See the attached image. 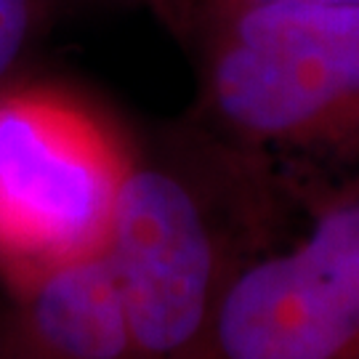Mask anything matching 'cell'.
<instances>
[{
  "instance_id": "7a4b0ae2",
  "label": "cell",
  "mask_w": 359,
  "mask_h": 359,
  "mask_svg": "<svg viewBox=\"0 0 359 359\" xmlns=\"http://www.w3.org/2000/svg\"><path fill=\"white\" fill-rule=\"evenodd\" d=\"M200 46V126L253 154L298 208L359 179V3L218 16Z\"/></svg>"
},
{
  "instance_id": "9c48e42d",
  "label": "cell",
  "mask_w": 359,
  "mask_h": 359,
  "mask_svg": "<svg viewBox=\"0 0 359 359\" xmlns=\"http://www.w3.org/2000/svg\"><path fill=\"white\" fill-rule=\"evenodd\" d=\"M0 359H29V357H25V354H19L16 348L6 346V344H0Z\"/></svg>"
},
{
  "instance_id": "3957f363",
  "label": "cell",
  "mask_w": 359,
  "mask_h": 359,
  "mask_svg": "<svg viewBox=\"0 0 359 359\" xmlns=\"http://www.w3.org/2000/svg\"><path fill=\"white\" fill-rule=\"evenodd\" d=\"M136 142L83 90L0 88V274L8 287L104 248Z\"/></svg>"
},
{
  "instance_id": "30bf717a",
  "label": "cell",
  "mask_w": 359,
  "mask_h": 359,
  "mask_svg": "<svg viewBox=\"0 0 359 359\" xmlns=\"http://www.w3.org/2000/svg\"><path fill=\"white\" fill-rule=\"evenodd\" d=\"M117 3H123V0H117ZM126 3H133V6H142V0H126Z\"/></svg>"
},
{
  "instance_id": "6da1fadb",
  "label": "cell",
  "mask_w": 359,
  "mask_h": 359,
  "mask_svg": "<svg viewBox=\"0 0 359 359\" xmlns=\"http://www.w3.org/2000/svg\"><path fill=\"white\" fill-rule=\"evenodd\" d=\"M298 213L253 154L197 126L136 142L104 250L142 359H197L234 274Z\"/></svg>"
},
{
  "instance_id": "ba28073f",
  "label": "cell",
  "mask_w": 359,
  "mask_h": 359,
  "mask_svg": "<svg viewBox=\"0 0 359 359\" xmlns=\"http://www.w3.org/2000/svg\"><path fill=\"white\" fill-rule=\"evenodd\" d=\"M142 6L149 8L154 13V19H160V25L168 27L173 35L192 40L197 0H142Z\"/></svg>"
},
{
  "instance_id": "8992f818",
  "label": "cell",
  "mask_w": 359,
  "mask_h": 359,
  "mask_svg": "<svg viewBox=\"0 0 359 359\" xmlns=\"http://www.w3.org/2000/svg\"><path fill=\"white\" fill-rule=\"evenodd\" d=\"M53 0H0V88L27 75Z\"/></svg>"
},
{
  "instance_id": "52a82bcc",
  "label": "cell",
  "mask_w": 359,
  "mask_h": 359,
  "mask_svg": "<svg viewBox=\"0 0 359 359\" xmlns=\"http://www.w3.org/2000/svg\"><path fill=\"white\" fill-rule=\"evenodd\" d=\"M335 3H359V0H197L194 6V32L218 16H229L250 8H269V6H335ZM192 32V38H194Z\"/></svg>"
},
{
  "instance_id": "5b68a950",
  "label": "cell",
  "mask_w": 359,
  "mask_h": 359,
  "mask_svg": "<svg viewBox=\"0 0 359 359\" xmlns=\"http://www.w3.org/2000/svg\"><path fill=\"white\" fill-rule=\"evenodd\" d=\"M3 344L29 359H142L107 250L11 285Z\"/></svg>"
},
{
  "instance_id": "277c9868",
  "label": "cell",
  "mask_w": 359,
  "mask_h": 359,
  "mask_svg": "<svg viewBox=\"0 0 359 359\" xmlns=\"http://www.w3.org/2000/svg\"><path fill=\"white\" fill-rule=\"evenodd\" d=\"M234 274L197 359H359V179Z\"/></svg>"
}]
</instances>
